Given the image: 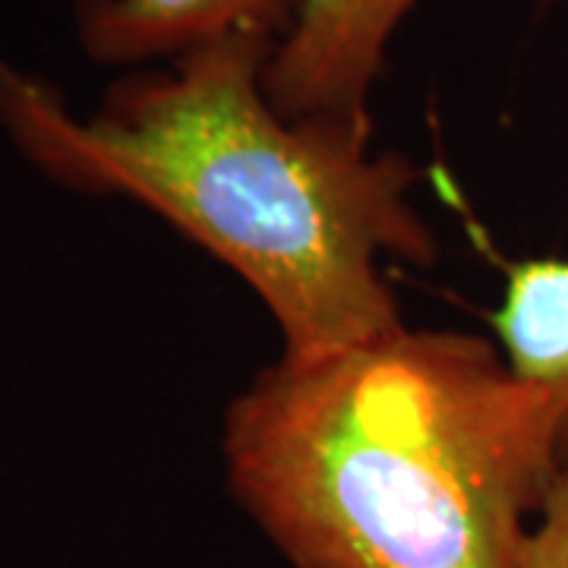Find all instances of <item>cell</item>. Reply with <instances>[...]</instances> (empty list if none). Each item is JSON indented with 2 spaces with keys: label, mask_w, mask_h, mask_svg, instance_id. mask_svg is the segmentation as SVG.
Listing matches in <instances>:
<instances>
[{
  "label": "cell",
  "mask_w": 568,
  "mask_h": 568,
  "mask_svg": "<svg viewBox=\"0 0 568 568\" xmlns=\"http://www.w3.org/2000/svg\"><path fill=\"white\" fill-rule=\"evenodd\" d=\"M265 36H227L168 73L121 80L77 121L63 99L0 63V123L54 181L159 212L268 306L291 361L402 328L379 260H436L410 200L417 168L369 152V118H284L263 89Z\"/></svg>",
  "instance_id": "1"
},
{
  "label": "cell",
  "mask_w": 568,
  "mask_h": 568,
  "mask_svg": "<svg viewBox=\"0 0 568 568\" xmlns=\"http://www.w3.org/2000/svg\"><path fill=\"white\" fill-rule=\"evenodd\" d=\"M544 392L462 332L282 357L227 407V487L294 568H521L566 458Z\"/></svg>",
  "instance_id": "2"
},
{
  "label": "cell",
  "mask_w": 568,
  "mask_h": 568,
  "mask_svg": "<svg viewBox=\"0 0 568 568\" xmlns=\"http://www.w3.org/2000/svg\"><path fill=\"white\" fill-rule=\"evenodd\" d=\"M420 0H301L263 89L284 118H366L395 29Z\"/></svg>",
  "instance_id": "3"
},
{
  "label": "cell",
  "mask_w": 568,
  "mask_h": 568,
  "mask_svg": "<svg viewBox=\"0 0 568 568\" xmlns=\"http://www.w3.org/2000/svg\"><path fill=\"white\" fill-rule=\"evenodd\" d=\"M301 0H77L82 51L104 67L178 61L227 36L282 39Z\"/></svg>",
  "instance_id": "4"
},
{
  "label": "cell",
  "mask_w": 568,
  "mask_h": 568,
  "mask_svg": "<svg viewBox=\"0 0 568 568\" xmlns=\"http://www.w3.org/2000/svg\"><path fill=\"white\" fill-rule=\"evenodd\" d=\"M493 323L515 376L544 392L568 452V260L515 265Z\"/></svg>",
  "instance_id": "5"
},
{
  "label": "cell",
  "mask_w": 568,
  "mask_h": 568,
  "mask_svg": "<svg viewBox=\"0 0 568 568\" xmlns=\"http://www.w3.org/2000/svg\"><path fill=\"white\" fill-rule=\"evenodd\" d=\"M521 568H568V458L530 525Z\"/></svg>",
  "instance_id": "6"
}]
</instances>
